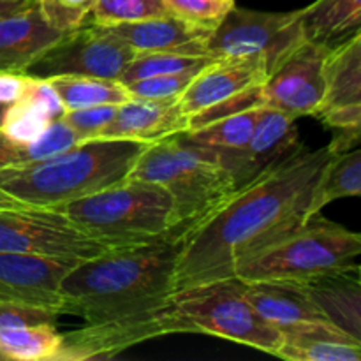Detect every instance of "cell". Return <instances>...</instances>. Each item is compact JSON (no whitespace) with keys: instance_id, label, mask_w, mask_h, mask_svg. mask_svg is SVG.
<instances>
[{"instance_id":"30","label":"cell","mask_w":361,"mask_h":361,"mask_svg":"<svg viewBox=\"0 0 361 361\" xmlns=\"http://www.w3.org/2000/svg\"><path fill=\"white\" fill-rule=\"evenodd\" d=\"M94 23L101 27H115L122 23L150 20L171 14L164 0H97L92 9Z\"/></svg>"},{"instance_id":"24","label":"cell","mask_w":361,"mask_h":361,"mask_svg":"<svg viewBox=\"0 0 361 361\" xmlns=\"http://www.w3.org/2000/svg\"><path fill=\"white\" fill-rule=\"evenodd\" d=\"M46 80L55 88L63 109L120 106L133 99L126 85L116 80L95 76H51Z\"/></svg>"},{"instance_id":"27","label":"cell","mask_w":361,"mask_h":361,"mask_svg":"<svg viewBox=\"0 0 361 361\" xmlns=\"http://www.w3.org/2000/svg\"><path fill=\"white\" fill-rule=\"evenodd\" d=\"M76 145V137L62 120H53L39 140L32 143H14L0 134V168L37 162L60 154Z\"/></svg>"},{"instance_id":"35","label":"cell","mask_w":361,"mask_h":361,"mask_svg":"<svg viewBox=\"0 0 361 361\" xmlns=\"http://www.w3.org/2000/svg\"><path fill=\"white\" fill-rule=\"evenodd\" d=\"M56 317H59V314L51 312V310L39 309V307L0 302V331L46 323L56 324Z\"/></svg>"},{"instance_id":"33","label":"cell","mask_w":361,"mask_h":361,"mask_svg":"<svg viewBox=\"0 0 361 361\" xmlns=\"http://www.w3.org/2000/svg\"><path fill=\"white\" fill-rule=\"evenodd\" d=\"M201 69L203 67L182 71V73L143 78V80L127 83L126 87L133 99H175L180 97V94L189 87L190 81Z\"/></svg>"},{"instance_id":"1","label":"cell","mask_w":361,"mask_h":361,"mask_svg":"<svg viewBox=\"0 0 361 361\" xmlns=\"http://www.w3.org/2000/svg\"><path fill=\"white\" fill-rule=\"evenodd\" d=\"M331 155L330 147L310 150L300 145L238 187L180 238L171 291L233 277L243 259L302 228Z\"/></svg>"},{"instance_id":"34","label":"cell","mask_w":361,"mask_h":361,"mask_svg":"<svg viewBox=\"0 0 361 361\" xmlns=\"http://www.w3.org/2000/svg\"><path fill=\"white\" fill-rule=\"evenodd\" d=\"M116 106H92V108L66 109L62 115V122L71 129L76 137V143H85L90 140H99L102 130L109 126Z\"/></svg>"},{"instance_id":"20","label":"cell","mask_w":361,"mask_h":361,"mask_svg":"<svg viewBox=\"0 0 361 361\" xmlns=\"http://www.w3.org/2000/svg\"><path fill=\"white\" fill-rule=\"evenodd\" d=\"M324 319L361 341L360 267L300 284Z\"/></svg>"},{"instance_id":"12","label":"cell","mask_w":361,"mask_h":361,"mask_svg":"<svg viewBox=\"0 0 361 361\" xmlns=\"http://www.w3.org/2000/svg\"><path fill=\"white\" fill-rule=\"evenodd\" d=\"M330 46L303 39L271 69L259 88V104L291 118L312 116L324 92V56Z\"/></svg>"},{"instance_id":"22","label":"cell","mask_w":361,"mask_h":361,"mask_svg":"<svg viewBox=\"0 0 361 361\" xmlns=\"http://www.w3.org/2000/svg\"><path fill=\"white\" fill-rule=\"evenodd\" d=\"M302 27L309 41L337 44L360 32L361 0H316L302 9Z\"/></svg>"},{"instance_id":"37","label":"cell","mask_w":361,"mask_h":361,"mask_svg":"<svg viewBox=\"0 0 361 361\" xmlns=\"http://www.w3.org/2000/svg\"><path fill=\"white\" fill-rule=\"evenodd\" d=\"M32 76L27 73H13L2 71L0 73V106H11L20 101L30 85Z\"/></svg>"},{"instance_id":"18","label":"cell","mask_w":361,"mask_h":361,"mask_svg":"<svg viewBox=\"0 0 361 361\" xmlns=\"http://www.w3.org/2000/svg\"><path fill=\"white\" fill-rule=\"evenodd\" d=\"M108 28H111L136 55L161 51L207 55L204 41L212 32L187 23L173 14L134 21V23L115 25Z\"/></svg>"},{"instance_id":"40","label":"cell","mask_w":361,"mask_h":361,"mask_svg":"<svg viewBox=\"0 0 361 361\" xmlns=\"http://www.w3.org/2000/svg\"><path fill=\"white\" fill-rule=\"evenodd\" d=\"M226 2H235V0H226Z\"/></svg>"},{"instance_id":"23","label":"cell","mask_w":361,"mask_h":361,"mask_svg":"<svg viewBox=\"0 0 361 361\" xmlns=\"http://www.w3.org/2000/svg\"><path fill=\"white\" fill-rule=\"evenodd\" d=\"M361 192V150L351 148L334 152L321 171L312 194L310 217L321 214L326 204L342 197H356Z\"/></svg>"},{"instance_id":"15","label":"cell","mask_w":361,"mask_h":361,"mask_svg":"<svg viewBox=\"0 0 361 361\" xmlns=\"http://www.w3.org/2000/svg\"><path fill=\"white\" fill-rule=\"evenodd\" d=\"M302 143L298 141L296 120L286 113L263 106L249 143L242 150L217 152L238 189L268 166L288 157Z\"/></svg>"},{"instance_id":"5","label":"cell","mask_w":361,"mask_h":361,"mask_svg":"<svg viewBox=\"0 0 361 361\" xmlns=\"http://www.w3.org/2000/svg\"><path fill=\"white\" fill-rule=\"evenodd\" d=\"M59 208L108 247L154 242L173 236L175 228V204L168 190L134 176Z\"/></svg>"},{"instance_id":"7","label":"cell","mask_w":361,"mask_h":361,"mask_svg":"<svg viewBox=\"0 0 361 361\" xmlns=\"http://www.w3.org/2000/svg\"><path fill=\"white\" fill-rule=\"evenodd\" d=\"M242 288L240 279L229 277L171 291L164 300L169 334L212 335L275 356L281 330L257 316Z\"/></svg>"},{"instance_id":"9","label":"cell","mask_w":361,"mask_h":361,"mask_svg":"<svg viewBox=\"0 0 361 361\" xmlns=\"http://www.w3.org/2000/svg\"><path fill=\"white\" fill-rule=\"evenodd\" d=\"M268 76L261 55L219 59L204 66L180 94L178 104L189 130L238 109L259 104V88Z\"/></svg>"},{"instance_id":"31","label":"cell","mask_w":361,"mask_h":361,"mask_svg":"<svg viewBox=\"0 0 361 361\" xmlns=\"http://www.w3.org/2000/svg\"><path fill=\"white\" fill-rule=\"evenodd\" d=\"M164 4L173 16L207 30H214L235 6L226 0H164Z\"/></svg>"},{"instance_id":"16","label":"cell","mask_w":361,"mask_h":361,"mask_svg":"<svg viewBox=\"0 0 361 361\" xmlns=\"http://www.w3.org/2000/svg\"><path fill=\"white\" fill-rule=\"evenodd\" d=\"M189 130V120L175 99H130L116 106L109 126L99 137L155 143Z\"/></svg>"},{"instance_id":"21","label":"cell","mask_w":361,"mask_h":361,"mask_svg":"<svg viewBox=\"0 0 361 361\" xmlns=\"http://www.w3.org/2000/svg\"><path fill=\"white\" fill-rule=\"evenodd\" d=\"M242 289L257 316L275 328L302 321H326L300 284L257 281L243 282Z\"/></svg>"},{"instance_id":"3","label":"cell","mask_w":361,"mask_h":361,"mask_svg":"<svg viewBox=\"0 0 361 361\" xmlns=\"http://www.w3.org/2000/svg\"><path fill=\"white\" fill-rule=\"evenodd\" d=\"M147 143L99 140L73 145L37 162L0 168V196L59 208L129 176Z\"/></svg>"},{"instance_id":"26","label":"cell","mask_w":361,"mask_h":361,"mask_svg":"<svg viewBox=\"0 0 361 361\" xmlns=\"http://www.w3.org/2000/svg\"><path fill=\"white\" fill-rule=\"evenodd\" d=\"M60 344L62 334L53 323L0 331V356L4 360H56Z\"/></svg>"},{"instance_id":"29","label":"cell","mask_w":361,"mask_h":361,"mask_svg":"<svg viewBox=\"0 0 361 361\" xmlns=\"http://www.w3.org/2000/svg\"><path fill=\"white\" fill-rule=\"evenodd\" d=\"M51 122L53 118L44 109L23 97L6 108L0 134L14 143H32L46 133Z\"/></svg>"},{"instance_id":"10","label":"cell","mask_w":361,"mask_h":361,"mask_svg":"<svg viewBox=\"0 0 361 361\" xmlns=\"http://www.w3.org/2000/svg\"><path fill=\"white\" fill-rule=\"evenodd\" d=\"M303 39L302 9L264 13L233 6L204 41V53L215 60L261 55L270 71Z\"/></svg>"},{"instance_id":"32","label":"cell","mask_w":361,"mask_h":361,"mask_svg":"<svg viewBox=\"0 0 361 361\" xmlns=\"http://www.w3.org/2000/svg\"><path fill=\"white\" fill-rule=\"evenodd\" d=\"M97 0H37V9L46 23L59 32H71L85 23Z\"/></svg>"},{"instance_id":"28","label":"cell","mask_w":361,"mask_h":361,"mask_svg":"<svg viewBox=\"0 0 361 361\" xmlns=\"http://www.w3.org/2000/svg\"><path fill=\"white\" fill-rule=\"evenodd\" d=\"M215 59H212L208 55H194V53H140L126 67V71L120 76V83L127 85L133 83V81L143 80V78L182 73V71L189 69H200V67L208 66Z\"/></svg>"},{"instance_id":"25","label":"cell","mask_w":361,"mask_h":361,"mask_svg":"<svg viewBox=\"0 0 361 361\" xmlns=\"http://www.w3.org/2000/svg\"><path fill=\"white\" fill-rule=\"evenodd\" d=\"M263 106H250L210 120L200 127L183 133L189 141L215 150L236 152L249 143Z\"/></svg>"},{"instance_id":"2","label":"cell","mask_w":361,"mask_h":361,"mask_svg":"<svg viewBox=\"0 0 361 361\" xmlns=\"http://www.w3.org/2000/svg\"><path fill=\"white\" fill-rule=\"evenodd\" d=\"M180 240L113 247L71 267L60 282L66 314L102 323L140 312L171 293Z\"/></svg>"},{"instance_id":"4","label":"cell","mask_w":361,"mask_h":361,"mask_svg":"<svg viewBox=\"0 0 361 361\" xmlns=\"http://www.w3.org/2000/svg\"><path fill=\"white\" fill-rule=\"evenodd\" d=\"M129 176L159 183L168 190L175 204L173 236L178 240L236 190L219 152L192 143L183 133L148 143Z\"/></svg>"},{"instance_id":"41","label":"cell","mask_w":361,"mask_h":361,"mask_svg":"<svg viewBox=\"0 0 361 361\" xmlns=\"http://www.w3.org/2000/svg\"><path fill=\"white\" fill-rule=\"evenodd\" d=\"M0 360H4V358H2V356H0Z\"/></svg>"},{"instance_id":"38","label":"cell","mask_w":361,"mask_h":361,"mask_svg":"<svg viewBox=\"0 0 361 361\" xmlns=\"http://www.w3.org/2000/svg\"><path fill=\"white\" fill-rule=\"evenodd\" d=\"M37 0H0V18L13 16V14L21 13L28 7L35 6Z\"/></svg>"},{"instance_id":"17","label":"cell","mask_w":361,"mask_h":361,"mask_svg":"<svg viewBox=\"0 0 361 361\" xmlns=\"http://www.w3.org/2000/svg\"><path fill=\"white\" fill-rule=\"evenodd\" d=\"M281 348L275 356L291 361H360L361 341L330 321H302L279 328Z\"/></svg>"},{"instance_id":"8","label":"cell","mask_w":361,"mask_h":361,"mask_svg":"<svg viewBox=\"0 0 361 361\" xmlns=\"http://www.w3.org/2000/svg\"><path fill=\"white\" fill-rule=\"evenodd\" d=\"M113 249L74 224L60 208L0 196V250L81 261Z\"/></svg>"},{"instance_id":"14","label":"cell","mask_w":361,"mask_h":361,"mask_svg":"<svg viewBox=\"0 0 361 361\" xmlns=\"http://www.w3.org/2000/svg\"><path fill=\"white\" fill-rule=\"evenodd\" d=\"M78 261L0 250V302L66 314L60 282Z\"/></svg>"},{"instance_id":"39","label":"cell","mask_w":361,"mask_h":361,"mask_svg":"<svg viewBox=\"0 0 361 361\" xmlns=\"http://www.w3.org/2000/svg\"><path fill=\"white\" fill-rule=\"evenodd\" d=\"M4 113H6V106H0V123H2Z\"/></svg>"},{"instance_id":"6","label":"cell","mask_w":361,"mask_h":361,"mask_svg":"<svg viewBox=\"0 0 361 361\" xmlns=\"http://www.w3.org/2000/svg\"><path fill=\"white\" fill-rule=\"evenodd\" d=\"M360 254V233L317 214L295 233L243 259L233 277L305 284L358 267L355 261Z\"/></svg>"},{"instance_id":"36","label":"cell","mask_w":361,"mask_h":361,"mask_svg":"<svg viewBox=\"0 0 361 361\" xmlns=\"http://www.w3.org/2000/svg\"><path fill=\"white\" fill-rule=\"evenodd\" d=\"M25 99H28L30 102H34L35 106H39L41 109H44L53 120L62 118L63 115V106L60 102L59 95H56L55 88L49 85L48 80H41V78L32 76L30 85H28L27 92L23 95ZM21 97V99H23Z\"/></svg>"},{"instance_id":"13","label":"cell","mask_w":361,"mask_h":361,"mask_svg":"<svg viewBox=\"0 0 361 361\" xmlns=\"http://www.w3.org/2000/svg\"><path fill=\"white\" fill-rule=\"evenodd\" d=\"M324 92L316 116L337 133L361 134V32L328 48Z\"/></svg>"},{"instance_id":"11","label":"cell","mask_w":361,"mask_h":361,"mask_svg":"<svg viewBox=\"0 0 361 361\" xmlns=\"http://www.w3.org/2000/svg\"><path fill=\"white\" fill-rule=\"evenodd\" d=\"M136 53L108 27L94 23L66 32L49 46L27 74L34 78L95 76L120 81Z\"/></svg>"},{"instance_id":"19","label":"cell","mask_w":361,"mask_h":361,"mask_svg":"<svg viewBox=\"0 0 361 361\" xmlns=\"http://www.w3.org/2000/svg\"><path fill=\"white\" fill-rule=\"evenodd\" d=\"M62 35L63 32L46 23L37 4L13 16L0 18V73H27L28 67Z\"/></svg>"}]
</instances>
